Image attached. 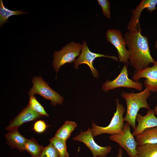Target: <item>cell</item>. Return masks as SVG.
Wrapping results in <instances>:
<instances>
[{
    "label": "cell",
    "mask_w": 157,
    "mask_h": 157,
    "mask_svg": "<svg viewBox=\"0 0 157 157\" xmlns=\"http://www.w3.org/2000/svg\"><path fill=\"white\" fill-rule=\"evenodd\" d=\"M137 157H157V144L138 145Z\"/></svg>",
    "instance_id": "17"
},
{
    "label": "cell",
    "mask_w": 157,
    "mask_h": 157,
    "mask_svg": "<svg viewBox=\"0 0 157 157\" xmlns=\"http://www.w3.org/2000/svg\"><path fill=\"white\" fill-rule=\"evenodd\" d=\"M39 157H60L56 150L51 143L44 147Z\"/></svg>",
    "instance_id": "23"
},
{
    "label": "cell",
    "mask_w": 157,
    "mask_h": 157,
    "mask_svg": "<svg viewBox=\"0 0 157 157\" xmlns=\"http://www.w3.org/2000/svg\"><path fill=\"white\" fill-rule=\"evenodd\" d=\"M28 12H24L21 10L13 11L5 8L2 0L0 1V26L8 22L9 18L14 15H19L28 13Z\"/></svg>",
    "instance_id": "19"
},
{
    "label": "cell",
    "mask_w": 157,
    "mask_h": 157,
    "mask_svg": "<svg viewBox=\"0 0 157 157\" xmlns=\"http://www.w3.org/2000/svg\"><path fill=\"white\" fill-rule=\"evenodd\" d=\"M157 0H142L136 8L131 11V15L127 28L129 31H135L140 28L139 18L140 15L143 10L147 8V10L152 13L156 10V6Z\"/></svg>",
    "instance_id": "12"
},
{
    "label": "cell",
    "mask_w": 157,
    "mask_h": 157,
    "mask_svg": "<svg viewBox=\"0 0 157 157\" xmlns=\"http://www.w3.org/2000/svg\"><path fill=\"white\" fill-rule=\"evenodd\" d=\"M43 147L33 139H27L24 144V150L27 151L31 157H39Z\"/></svg>",
    "instance_id": "20"
},
{
    "label": "cell",
    "mask_w": 157,
    "mask_h": 157,
    "mask_svg": "<svg viewBox=\"0 0 157 157\" xmlns=\"http://www.w3.org/2000/svg\"><path fill=\"white\" fill-rule=\"evenodd\" d=\"M116 110L114 113L111 121L108 125L106 127L98 126L92 122L91 129L93 137L101 134L106 133L111 135L120 133L124 126L123 115L125 108L119 101L118 99H115Z\"/></svg>",
    "instance_id": "3"
},
{
    "label": "cell",
    "mask_w": 157,
    "mask_h": 157,
    "mask_svg": "<svg viewBox=\"0 0 157 157\" xmlns=\"http://www.w3.org/2000/svg\"><path fill=\"white\" fill-rule=\"evenodd\" d=\"M91 129L85 131L82 130L79 135L73 138L74 140L82 142L89 149L93 157H105L111 151V147H101L98 145L94 139Z\"/></svg>",
    "instance_id": "8"
},
{
    "label": "cell",
    "mask_w": 157,
    "mask_h": 157,
    "mask_svg": "<svg viewBox=\"0 0 157 157\" xmlns=\"http://www.w3.org/2000/svg\"><path fill=\"white\" fill-rule=\"evenodd\" d=\"M49 142L54 146L60 157H69L66 145V141L55 136L51 138Z\"/></svg>",
    "instance_id": "21"
},
{
    "label": "cell",
    "mask_w": 157,
    "mask_h": 157,
    "mask_svg": "<svg viewBox=\"0 0 157 157\" xmlns=\"http://www.w3.org/2000/svg\"><path fill=\"white\" fill-rule=\"evenodd\" d=\"M77 126V124L74 122L66 121L61 127L57 131L55 136L66 141Z\"/></svg>",
    "instance_id": "18"
},
{
    "label": "cell",
    "mask_w": 157,
    "mask_h": 157,
    "mask_svg": "<svg viewBox=\"0 0 157 157\" xmlns=\"http://www.w3.org/2000/svg\"><path fill=\"white\" fill-rule=\"evenodd\" d=\"M123 154V151L122 149L120 148L119 149L118 153L116 157H122V155Z\"/></svg>",
    "instance_id": "26"
},
{
    "label": "cell",
    "mask_w": 157,
    "mask_h": 157,
    "mask_svg": "<svg viewBox=\"0 0 157 157\" xmlns=\"http://www.w3.org/2000/svg\"><path fill=\"white\" fill-rule=\"evenodd\" d=\"M151 92L147 88L143 91L138 93L122 92L121 96L125 100L126 104V111L124 121L128 123L133 130L136 128V118L140 109L142 108L150 109L147 102L151 96Z\"/></svg>",
    "instance_id": "2"
},
{
    "label": "cell",
    "mask_w": 157,
    "mask_h": 157,
    "mask_svg": "<svg viewBox=\"0 0 157 157\" xmlns=\"http://www.w3.org/2000/svg\"><path fill=\"white\" fill-rule=\"evenodd\" d=\"M130 125L126 122L119 133L111 135L110 139L124 149L130 157H137V143L131 131Z\"/></svg>",
    "instance_id": "6"
},
{
    "label": "cell",
    "mask_w": 157,
    "mask_h": 157,
    "mask_svg": "<svg viewBox=\"0 0 157 157\" xmlns=\"http://www.w3.org/2000/svg\"><path fill=\"white\" fill-rule=\"evenodd\" d=\"M18 129L9 131L5 137L8 144L12 148H15L22 151L24 150V144L27 139L19 133Z\"/></svg>",
    "instance_id": "15"
},
{
    "label": "cell",
    "mask_w": 157,
    "mask_h": 157,
    "mask_svg": "<svg viewBox=\"0 0 157 157\" xmlns=\"http://www.w3.org/2000/svg\"><path fill=\"white\" fill-rule=\"evenodd\" d=\"M101 57L111 58L116 61L118 60V58L115 56H106L91 52L89 50L86 42L83 41V42L81 53L79 57L74 62V67L77 69L79 65L83 64H87L90 67L93 76L97 78L99 74L97 71L93 66V61L96 58Z\"/></svg>",
    "instance_id": "10"
},
{
    "label": "cell",
    "mask_w": 157,
    "mask_h": 157,
    "mask_svg": "<svg viewBox=\"0 0 157 157\" xmlns=\"http://www.w3.org/2000/svg\"><path fill=\"white\" fill-rule=\"evenodd\" d=\"M154 110V111L155 114H156L157 116V106L155 107Z\"/></svg>",
    "instance_id": "28"
},
{
    "label": "cell",
    "mask_w": 157,
    "mask_h": 157,
    "mask_svg": "<svg viewBox=\"0 0 157 157\" xmlns=\"http://www.w3.org/2000/svg\"><path fill=\"white\" fill-rule=\"evenodd\" d=\"M98 4L102 10L104 15L107 18H109L110 16V3L108 0H97Z\"/></svg>",
    "instance_id": "24"
},
{
    "label": "cell",
    "mask_w": 157,
    "mask_h": 157,
    "mask_svg": "<svg viewBox=\"0 0 157 157\" xmlns=\"http://www.w3.org/2000/svg\"><path fill=\"white\" fill-rule=\"evenodd\" d=\"M47 127L45 122L41 120L36 121L34 124L33 129L34 131L38 133L44 132Z\"/></svg>",
    "instance_id": "25"
},
{
    "label": "cell",
    "mask_w": 157,
    "mask_h": 157,
    "mask_svg": "<svg viewBox=\"0 0 157 157\" xmlns=\"http://www.w3.org/2000/svg\"><path fill=\"white\" fill-rule=\"evenodd\" d=\"M155 114L154 110L151 109L145 115L138 113L136 118L138 124L132 133L133 135L136 136L147 129L157 127V117Z\"/></svg>",
    "instance_id": "14"
},
{
    "label": "cell",
    "mask_w": 157,
    "mask_h": 157,
    "mask_svg": "<svg viewBox=\"0 0 157 157\" xmlns=\"http://www.w3.org/2000/svg\"><path fill=\"white\" fill-rule=\"evenodd\" d=\"M142 78H145L143 83L145 88L151 92H157V61L151 67L135 72L132 77L135 81Z\"/></svg>",
    "instance_id": "11"
},
{
    "label": "cell",
    "mask_w": 157,
    "mask_h": 157,
    "mask_svg": "<svg viewBox=\"0 0 157 157\" xmlns=\"http://www.w3.org/2000/svg\"><path fill=\"white\" fill-rule=\"evenodd\" d=\"M141 32L140 28L135 31H129L124 36L129 53V63L135 72L157 61L151 54L148 38L142 35Z\"/></svg>",
    "instance_id": "1"
},
{
    "label": "cell",
    "mask_w": 157,
    "mask_h": 157,
    "mask_svg": "<svg viewBox=\"0 0 157 157\" xmlns=\"http://www.w3.org/2000/svg\"><path fill=\"white\" fill-rule=\"evenodd\" d=\"M28 105L34 110L41 115L47 117L49 116L44 107L38 102L36 97L34 96H30Z\"/></svg>",
    "instance_id": "22"
},
{
    "label": "cell",
    "mask_w": 157,
    "mask_h": 157,
    "mask_svg": "<svg viewBox=\"0 0 157 157\" xmlns=\"http://www.w3.org/2000/svg\"><path fill=\"white\" fill-rule=\"evenodd\" d=\"M42 116L32 109L28 105L11 121L6 129L7 130L10 131L18 129L20 126L24 123L36 120L40 118Z\"/></svg>",
    "instance_id": "13"
},
{
    "label": "cell",
    "mask_w": 157,
    "mask_h": 157,
    "mask_svg": "<svg viewBox=\"0 0 157 157\" xmlns=\"http://www.w3.org/2000/svg\"><path fill=\"white\" fill-rule=\"evenodd\" d=\"M154 46L155 48L157 51V39L155 41Z\"/></svg>",
    "instance_id": "27"
},
{
    "label": "cell",
    "mask_w": 157,
    "mask_h": 157,
    "mask_svg": "<svg viewBox=\"0 0 157 157\" xmlns=\"http://www.w3.org/2000/svg\"><path fill=\"white\" fill-rule=\"evenodd\" d=\"M128 63L124 64L119 75L113 80H107L102 85V89L105 92L120 88H132L141 91L142 84L135 81L128 77L127 67Z\"/></svg>",
    "instance_id": "7"
},
{
    "label": "cell",
    "mask_w": 157,
    "mask_h": 157,
    "mask_svg": "<svg viewBox=\"0 0 157 157\" xmlns=\"http://www.w3.org/2000/svg\"><path fill=\"white\" fill-rule=\"evenodd\" d=\"M106 38L107 40L117 49L119 61L124 64L128 63L129 53L126 47V42L121 31L114 29H108L106 33Z\"/></svg>",
    "instance_id": "9"
},
{
    "label": "cell",
    "mask_w": 157,
    "mask_h": 157,
    "mask_svg": "<svg viewBox=\"0 0 157 157\" xmlns=\"http://www.w3.org/2000/svg\"><path fill=\"white\" fill-rule=\"evenodd\" d=\"M32 82L33 86L28 93L30 96L39 94L44 99L50 101L51 104L54 106L57 104H63V98L52 90L41 76H34Z\"/></svg>",
    "instance_id": "5"
},
{
    "label": "cell",
    "mask_w": 157,
    "mask_h": 157,
    "mask_svg": "<svg viewBox=\"0 0 157 157\" xmlns=\"http://www.w3.org/2000/svg\"><path fill=\"white\" fill-rule=\"evenodd\" d=\"M82 45L74 42H70L59 51H55L53 54V67L57 72L60 67L66 63L75 61L82 50Z\"/></svg>",
    "instance_id": "4"
},
{
    "label": "cell",
    "mask_w": 157,
    "mask_h": 157,
    "mask_svg": "<svg viewBox=\"0 0 157 157\" xmlns=\"http://www.w3.org/2000/svg\"><path fill=\"white\" fill-rule=\"evenodd\" d=\"M138 145L157 144V127L147 129L136 136Z\"/></svg>",
    "instance_id": "16"
}]
</instances>
